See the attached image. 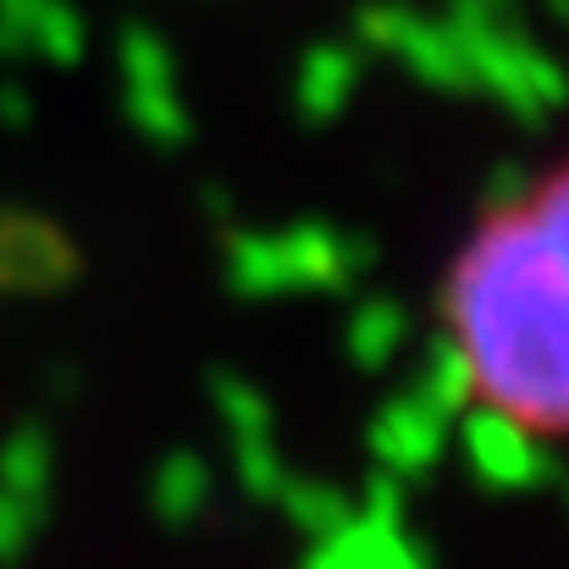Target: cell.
I'll return each instance as SVG.
<instances>
[{
  "label": "cell",
  "instance_id": "cell-1",
  "mask_svg": "<svg viewBox=\"0 0 569 569\" xmlns=\"http://www.w3.org/2000/svg\"><path fill=\"white\" fill-rule=\"evenodd\" d=\"M442 321L465 398L520 437L569 442V156L470 227Z\"/></svg>",
  "mask_w": 569,
  "mask_h": 569
}]
</instances>
